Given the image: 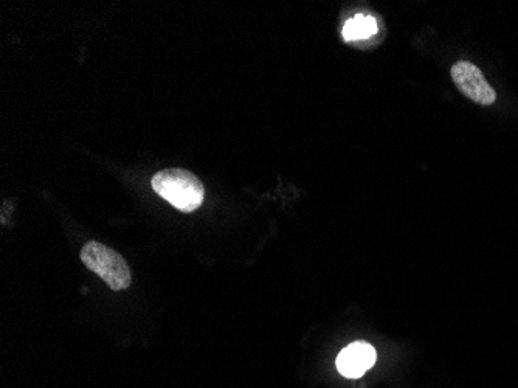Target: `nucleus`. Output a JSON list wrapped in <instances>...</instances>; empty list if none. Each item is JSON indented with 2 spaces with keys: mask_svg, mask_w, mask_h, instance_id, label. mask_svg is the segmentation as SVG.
<instances>
[{
  "mask_svg": "<svg viewBox=\"0 0 518 388\" xmlns=\"http://www.w3.org/2000/svg\"><path fill=\"white\" fill-rule=\"evenodd\" d=\"M151 185L160 198L180 212H196L204 204L205 188L201 179L182 168L159 171L152 177Z\"/></svg>",
  "mask_w": 518,
  "mask_h": 388,
  "instance_id": "nucleus-1",
  "label": "nucleus"
},
{
  "mask_svg": "<svg viewBox=\"0 0 518 388\" xmlns=\"http://www.w3.org/2000/svg\"><path fill=\"white\" fill-rule=\"evenodd\" d=\"M452 80L469 100L481 106H491L497 100V94L487 83L483 72L472 63L467 61L456 63L452 67Z\"/></svg>",
  "mask_w": 518,
  "mask_h": 388,
  "instance_id": "nucleus-3",
  "label": "nucleus"
},
{
  "mask_svg": "<svg viewBox=\"0 0 518 388\" xmlns=\"http://www.w3.org/2000/svg\"><path fill=\"white\" fill-rule=\"evenodd\" d=\"M81 261L89 271L97 274L112 291H125L131 286V267L120 253L111 247L89 241L81 250Z\"/></svg>",
  "mask_w": 518,
  "mask_h": 388,
  "instance_id": "nucleus-2",
  "label": "nucleus"
},
{
  "mask_svg": "<svg viewBox=\"0 0 518 388\" xmlns=\"http://www.w3.org/2000/svg\"><path fill=\"white\" fill-rule=\"evenodd\" d=\"M376 350L367 342H354L337 357V370L345 378H362L376 364Z\"/></svg>",
  "mask_w": 518,
  "mask_h": 388,
  "instance_id": "nucleus-4",
  "label": "nucleus"
},
{
  "mask_svg": "<svg viewBox=\"0 0 518 388\" xmlns=\"http://www.w3.org/2000/svg\"><path fill=\"white\" fill-rule=\"evenodd\" d=\"M377 32V24L371 16L359 14L356 18L349 19L343 27V38L346 41H362L371 38Z\"/></svg>",
  "mask_w": 518,
  "mask_h": 388,
  "instance_id": "nucleus-5",
  "label": "nucleus"
}]
</instances>
